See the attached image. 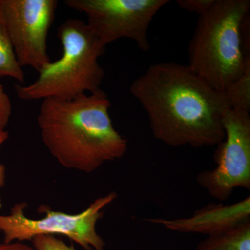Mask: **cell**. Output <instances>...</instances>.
<instances>
[{"instance_id": "obj_1", "label": "cell", "mask_w": 250, "mask_h": 250, "mask_svg": "<svg viewBox=\"0 0 250 250\" xmlns=\"http://www.w3.org/2000/svg\"><path fill=\"white\" fill-rule=\"evenodd\" d=\"M130 93L147 113L154 138L167 146H218L225 138L228 99L188 65L152 64L132 82Z\"/></svg>"}, {"instance_id": "obj_2", "label": "cell", "mask_w": 250, "mask_h": 250, "mask_svg": "<svg viewBox=\"0 0 250 250\" xmlns=\"http://www.w3.org/2000/svg\"><path fill=\"white\" fill-rule=\"evenodd\" d=\"M111 105L101 88L66 100H42L37 118L41 139L62 167L91 173L126 154L127 140L113 126Z\"/></svg>"}, {"instance_id": "obj_3", "label": "cell", "mask_w": 250, "mask_h": 250, "mask_svg": "<svg viewBox=\"0 0 250 250\" xmlns=\"http://www.w3.org/2000/svg\"><path fill=\"white\" fill-rule=\"evenodd\" d=\"M250 0H215L189 44L188 65L222 93L250 67Z\"/></svg>"}, {"instance_id": "obj_4", "label": "cell", "mask_w": 250, "mask_h": 250, "mask_svg": "<svg viewBox=\"0 0 250 250\" xmlns=\"http://www.w3.org/2000/svg\"><path fill=\"white\" fill-rule=\"evenodd\" d=\"M57 36L62 45V57L41 69L31 84H16L21 100H66L100 89L105 73L99 58L106 47L86 22L69 18L59 26Z\"/></svg>"}, {"instance_id": "obj_5", "label": "cell", "mask_w": 250, "mask_h": 250, "mask_svg": "<svg viewBox=\"0 0 250 250\" xmlns=\"http://www.w3.org/2000/svg\"><path fill=\"white\" fill-rule=\"evenodd\" d=\"M118 197L111 192L99 197L85 210L76 214L52 210L41 205L39 211L45 215L40 219L28 218L26 202H19L8 215L0 214V232L5 243L31 241L39 236H63L85 250H104L105 242L98 233L97 223L104 215V209Z\"/></svg>"}, {"instance_id": "obj_6", "label": "cell", "mask_w": 250, "mask_h": 250, "mask_svg": "<svg viewBox=\"0 0 250 250\" xmlns=\"http://www.w3.org/2000/svg\"><path fill=\"white\" fill-rule=\"evenodd\" d=\"M168 0H66L67 7L84 13L87 25L105 47L118 39H131L144 52L150 48L148 29Z\"/></svg>"}, {"instance_id": "obj_7", "label": "cell", "mask_w": 250, "mask_h": 250, "mask_svg": "<svg viewBox=\"0 0 250 250\" xmlns=\"http://www.w3.org/2000/svg\"><path fill=\"white\" fill-rule=\"evenodd\" d=\"M225 138L214 154L216 167L197 174V183L220 202L227 201L236 188L250 189V116L229 110L223 118Z\"/></svg>"}, {"instance_id": "obj_8", "label": "cell", "mask_w": 250, "mask_h": 250, "mask_svg": "<svg viewBox=\"0 0 250 250\" xmlns=\"http://www.w3.org/2000/svg\"><path fill=\"white\" fill-rule=\"evenodd\" d=\"M57 0H0V16L21 66L39 72L51 62L47 37Z\"/></svg>"}, {"instance_id": "obj_9", "label": "cell", "mask_w": 250, "mask_h": 250, "mask_svg": "<svg viewBox=\"0 0 250 250\" xmlns=\"http://www.w3.org/2000/svg\"><path fill=\"white\" fill-rule=\"evenodd\" d=\"M250 219V197L232 205L208 204L194 212L190 218L166 220L147 218V223L184 233L215 234Z\"/></svg>"}, {"instance_id": "obj_10", "label": "cell", "mask_w": 250, "mask_h": 250, "mask_svg": "<svg viewBox=\"0 0 250 250\" xmlns=\"http://www.w3.org/2000/svg\"><path fill=\"white\" fill-rule=\"evenodd\" d=\"M193 250H250V219L208 236Z\"/></svg>"}, {"instance_id": "obj_11", "label": "cell", "mask_w": 250, "mask_h": 250, "mask_svg": "<svg viewBox=\"0 0 250 250\" xmlns=\"http://www.w3.org/2000/svg\"><path fill=\"white\" fill-rule=\"evenodd\" d=\"M4 77L14 79L22 85L25 82V75L18 62L12 43L0 16V80Z\"/></svg>"}, {"instance_id": "obj_12", "label": "cell", "mask_w": 250, "mask_h": 250, "mask_svg": "<svg viewBox=\"0 0 250 250\" xmlns=\"http://www.w3.org/2000/svg\"><path fill=\"white\" fill-rule=\"evenodd\" d=\"M232 109L250 112V67L223 92Z\"/></svg>"}, {"instance_id": "obj_13", "label": "cell", "mask_w": 250, "mask_h": 250, "mask_svg": "<svg viewBox=\"0 0 250 250\" xmlns=\"http://www.w3.org/2000/svg\"><path fill=\"white\" fill-rule=\"evenodd\" d=\"M32 246L38 250H76L73 246H68L60 238L54 236H39L31 241Z\"/></svg>"}, {"instance_id": "obj_14", "label": "cell", "mask_w": 250, "mask_h": 250, "mask_svg": "<svg viewBox=\"0 0 250 250\" xmlns=\"http://www.w3.org/2000/svg\"><path fill=\"white\" fill-rule=\"evenodd\" d=\"M12 113V103L4 85L0 83V134L6 131Z\"/></svg>"}, {"instance_id": "obj_15", "label": "cell", "mask_w": 250, "mask_h": 250, "mask_svg": "<svg viewBox=\"0 0 250 250\" xmlns=\"http://www.w3.org/2000/svg\"><path fill=\"white\" fill-rule=\"evenodd\" d=\"M215 0H177L179 7L197 13L199 16L205 14L214 4Z\"/></svg>"}, {"instance_id": "obj_16", "label": "cell", "mask_w": 250, "mask_h": 250, "mask_svg": "<svg viewBox=\"0 0 250 250\" xmlns=\"http://www.w3.org/2000/svg\"><path fill=\"white\" fill-rule=\"evenodd\" d=\"M0 250H38L35 247L26 244L24 242L15 241L11 243H0Z\"/></svg>"}, {"instance_id": "obj_17", "label": "cell", "mask_w": 250, "mask_h": 250, "mask_svg": "<svg viewBox=\"0 0 250 250\" xmlns=\"http://www.w3.org/2000/svg\"><path fill=\"white\" fill-rule=\"evenodd\" d=\"M9 139V133L5 131L0 134V147L2 146L3 143ZM6 183V167L3 164H0V188L4 187ZM3 207L2 199L0 196V210Z\"/></svg>"}]
</instances>
